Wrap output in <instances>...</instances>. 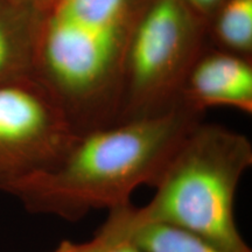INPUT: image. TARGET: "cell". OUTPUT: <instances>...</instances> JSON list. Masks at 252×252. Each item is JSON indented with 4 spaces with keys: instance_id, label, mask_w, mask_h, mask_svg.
Listing matches in <instances>:
<instances>
[{
    "instance_id": "52a82bcc",
    "label": "cell",
    "mask_w": 252,
    "mask_h": 252,
    "mask_svg": "<svg viewBox=\"0 0 252 252\" xmlns=\"http://www.w3.org/2000/svg\"><path fill=\"white\" fill-rule=\"evenodd\" d=\"M43 18L31 0H0V84L37 76Z\"/></svg>"
},
{
    "instance_id": "6da1fadb",
    "label": "cell",
    "mask_w": 252,
    "mask_h": 252,
    "mask_svg": "<svg viewBox=\"0 0 252 252\" xmlns=\"http://www.w3.org/2000/svg\"><path fill=\"white\" fill-rule=\"evenodd\" d=\"M204 111L184 99L172 109L81 135L58 168L7 190L28 212L77 220L91 210L130 202L140 186L156 187Z\"/></svg>"
},
{
    "instance_id": "3957f363",
    "label": "cell",
    "mask_w": 252,
    "mask_h": 252,
    "mask_svg": "<svg viewBox=\"0 0 252 252\" xmlns=\"http://www.w3.org/2000/svg\"><path fill=\"white\" fill-rule=\"evenodd\" d=\"M252 165L248 137L201 122L181 141L146 206L134 208V225L162 223L231 252H252L235 220L239 181Z\"/></svg>"
},
{
    "instance_id": "8fae6325",
    "label": "cell",
    "mask_w": 252,
    "mask_h": 252,
    "mask_svg": "<svg viewBox=\"0 0 252 252\" xmlns=\"http://www.w3.org/2000/svg\"><path fill=\"white\" fill-rule=\"evenodd\" d=\"M187 6L203 21H208L225 0H184Z\"/></svg>"
},
{
    "instance_id": "7a4b0ae2",
    "label": "cell",
    "mask_w": 252,
    "mask_h": 252,
    "mask_svg": "<svg viewBox=\"0 0 252 252\" xmlns=\"http://www.w3.org/2000/svg\"><path fill=\"white\" fill-rule=\"evenodd\" d=\"M152 0H53L41 30L37 77L78 134L115 125L126 55Z\"/></svg>"
},
{
    "instance_id": "4fadbf2b",
    "label": "cell",
    "mask_w": 252,
    "mask_h": 252,
    "mask_svg": "<svg viewBox=\"0 0 252 252\" xmlns=\"http://www.w3.org/2000/svg\"><path fill=\"white\" fill-rule=\"evenodd\" d=\"M31 1L36 6V7L40 9V11L45 12V13H46V11L48 9L50 4L53 2V0H31Z\"/></svg>"
},
{
    "instance_id": "5b68a950",
    "label": "cell",
    "mask_w": 252,
    "mask_h": 252,
    "mask_svg": "<svg viewBox=\"0 0 252 252\" xmlns=\"http://www.w3.org/2000/svg\"><path fill=\"white\" fill-rule=\"evenodd\" d=\"M80 134L37 76L0 84V191L58 168Z\"/></svg>"
},
{
    "instance_id": "30bf717a",
    "label": "cell",
    "mask_w": 252,
    "mask_h": 252,
    "mask_svg": "<svg viewBox=\"0 0 252 252\" xmlns=\"http://www.w3.org/2000/svg\"><path fill=\"white\" fill-rule=\"evenodd\" d=\"M133 210L131 202L113 208L93 238L83 243L62 241L52 252H109L115 245L130 239L134 229Z\"/></svg>"
},
{
    "instance_id": "7c38bea8",
    "label": "cell",
    "mask_w": 252,
    "mask_h": 252,
    "mask_svg": "<svg viewBox=\"0 0 252 252\" xmlns=\"http://www.w3.org/2000/svg\"><path fill=\"white\" fill-rule=\"evenodd\" d=\"M109 252H146L143 249L138 248L137 245L132 243L130 239H126L124 242H121L117 245L110 249Z\"/></svg>"
},
{
    "instance_id": "277c9868",
    "label": "cell",
    "mask_w": 252,
    "mask_h": 252,
    "mask_svg": "<svg viewBox=\"0 0 252 252\" xmlns=\"http://www.w3.org/2000/svg\"><path fill=\"white\" fill-rule=\"evenodd\" d=\"M208 46L207 23L184 0H152L126 55L116 124L159 115L180 103L186 77Z\"/></svg>"
},
{
    "instance_id": "ba28073f",
    "label": "cell",
    "mask_w": 252,
    "mask_h": 252,
    "mask_svg": "<svg viewBox=\"0 0 252 252\" xmlns=\"http://www.w3.org/2000/svg\"><path fill=\"white\" fill-rule=\"evenodd\" d=\"M214 48L252 59V0H225L207 25Z\"/></svg>"
},
{
    "instance_id": "9c48e42d",
    "label": "cell",
    "mask_w": 252,
    "mask_h": 252,
    "mask_svg": "<svg viewBox=\"0 0 252 252\" xmlns=\"http://www.w3.org/2000/svg\"><path fill=\"white\" fill-rule=\"evenodd\" d=\"M130 241L146 252H231L193 232L162 223L135 226Z\"/></svg>"
},
{
    "instance_id": "8992f818",
    "label": "cell",
    "mask_w": 252,
    "mask_h": 252,
    "mask_svg": "<svg viewBox=\"0 0 252 252\" xmlns=\"http://www.w3.org/2000/svg\"><path fill=\"white\" fill-rule=\"evenodd\" d=\"M181 98L206 112L226 106L252 113V59L208 46L191 65Z\"/></svg>"
}]
</instances>
